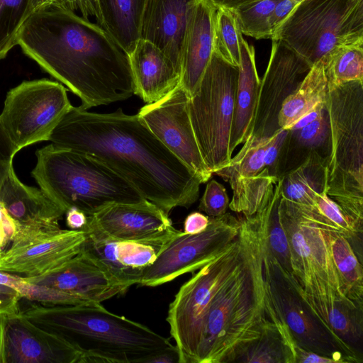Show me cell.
<instances>
[{
	"label": "cell",
	"instance_id": "1",
	"mask_svg": "<svg viewBox=\"0 0 363 363\" xmlns=\"http://www.w3.org/2000/svg\"><path fill=\"white\" fill-rule=\"evenodd\" d=\"M48 140L99 158L168 215L175 207H190L199 198L201 178L138 113L128 115L121 108L98 113L72 106Z\"/></svg>",
	"mask_w": 363,
	"mask_h": 363
},
{
	"label": "cell",
	"instance_id": "2",
	"mask_svg": "<svg viewBox=\"0 0 363 363\" xmlns=\"http://www.w3.org/2000/svg\"><path fill=\"white\" fill-rule=\"evenodd\" d=\"M17 45L77 95L84 109L135 94L128 55L105 29L74 11L51 6L33 12Z\"/></svg>",
	"mask_w": 363,
	"mask_h": 363
},
{
	"label": "cell",
	"instance_id": "3",
	"mask_svg": "<svg viewBox=\"0 0 363 363\" xmlns=\"http://www.w3.org/2000/svg\"><path fill=\"white\" fill-rule=\"evenodd\" d=\"M280 218L287 234L292 274L286 273L303 299L342 341L350 343L363 332V309L347 298L331 257L316 206L280 196Z\"/></svg>",
	"mask_w": 363,
	"mask_h": 363
},
{
	"label": "cell",
	"instance_id": "4",
	"mask_svg": "<svg viewBox=\"0 0 363 363\" xmlns=\"http://www.w3.org/2000/svg\"><path fill=\"white\" fill-rule=\"evenodd\" d=\"M19 312L39 327L66 337L83 354L84 363H150L174 347L169 339L110 312L101 303H32Z\"/></svg>",
	"mask_w": 363,
	"mask_h": 363
},
{
	"label": "cell",
	"instance_id": "5",
	"mask_svg": "<svg viewBox=\"0 0 363 363\" xmlns=\"http://www.w3.org/2000/svg\"><path fill=\"white\" fill-rule=\"evenodd\" d=\"M266 228L235 274L220 290L203 323L196 363H229L269 320L263 259Z\"/></svg>",
	"mask_w": 363,
	"mask_h": 363
},
{
	"label": "cell",
	"instance_id": "6",
	"mask_svg": "<svg viewBox=\"0 0 363 363\" xmlns=\"http://www.w3.org/2000/svg\"><path fill=\"white\" fill-rule=\"evenodd\" d=\"M325 192L363 233V81L328 82Z\"/></svg>",
	"mask_w": 363,
	"mask_h": 363
},
{
	"label": "cell",
	"instance_id": "7",
	"mask_svg": "<svg viewBox=\"0 0 363 363\" xmlns=\"http://www.w3.org/2000/svg\"><path fill=\"white\" fill-rule=\"evenodd\" d=\"M35 155L32 177L65 211L75 207L91 216L112 203L145 200L122 175L91 155L52 143Z\"/></svg>",
	"mask_w": 363,
	"mask_h": 363
},
{
	"label": "cell",
	"instance_id": "8",
	"mask_svg": "<svg viewBox=\"0 0 363 363\" xmlns=\"http://www.w3.org/2000/svg\"><path fill=\"white\" fill-rule=\"evenodd\" d=\"M272 206L241 218L238 235L186 281L169 306L167 321L179 363H196L204 318L217 294L235 274L266 228Z\"/></svg>",
	"mask_w": 363,
	"mask_h": 363
},
{
	"label": "cell",
	"instance_id": "9",
	"mask_svg": "<svg viewBox=\"0 0 363 363\" xmlns=\"http://www.w3.org/2000/svg\"><path fill=\"white\" fill-rule=\"evenodd\" d=\"M276 39L311 65L339 47L363 44V0H303L279 28Z\"/></svg>",
	"mask_w": 363,
	"mask_h": 363
},
{
	"label": "cell",
	"instance_id": "10",
	"mask_svg": "<svg viewBox=\"0 0 363 363\" xmlns=\"http://www.w3.org/2000/svg\"><path fill=\"white\" fill-rule=\"evenodd\" d=\"M238 67L213 50L188 110L203 159L213 174L228 164Z\"/></svg>",
	"mask_w": 363,
	"mask_h": 363
},
{
	"label": "cell",
	"instance_id": "11",
	"mask_svg": "<svg viewBox=\"0 0 363 363\" xmlns=\"http://www.w3.org/2000/svg\"><path fill=\"white\" fill-rule=\"evenodd\" d=\"M265 291L301 347L329 357L337 363H361L356 355L314 314L289 280L285 270L267 250L263 259Z\"/></svg>",
	"mask_w": 363,
	"mask_h": 363
},
{
	"label": "cell",
	"instance_id": "12",
	"mask_svg": "<svg viewBox=\"0 0 363 363\" xmlns=\"http://www.w3.org/2000/svg\"><path fill=\"white\" fill-rule=\"evenodd\" d=\"M61 84L48 79L24 81L10 89L0 123L18 152L48 138L72 105Z\"/></svg>",
	"mask_w": 363,
	"mask_h": 363
},
{
	"label": "cell",
	"instance_id": "13",
	"mask_svg": "<svg viewBox=\"0 0 363 363\" xmlns=\"http://www.w3.org/2000/svg\"><path fill=\"white\" fill-rule=\"evenodd\" d=\"M85 239L84 230L62 229L58 220L20 224L0 255V271L22 277L46 274L77 255Z\"/></svg>",
	"mask_w": 363,
	"mask_h": 363
},
{
	"label": "cell",
	"instance_id": "14",
	"mask_svg": "<svg viewBox=\"0 0 363 363\" xmlns=\"http://www.w3.org/2000/svg\"><path fill=\"white\" fill-rule=\"evenodd\" d=\"M242 218L230 213L209 217L206 229L196 234L180 231L144 272L140 285L157 286L199 270L238 235Z\"/></svg>",
	"mask_w": 363,
	"mask_h": 363
},
{
	"label": "cell",
	"instance_id": "15",
	"mask_svg": "<svg viewBox=\"0 0 363 363\" xmlns=\"http://www.w3.org/2000/svg\"><path fill=\"white\" fill-rule=\"evenodd\" d=\"M189 98L178 84L160 100L143 106L138 115L162 143L205 183L213 174L203 159L194 135L188 110Z\"/></svg>",
	"mask_w": 363,
	"mask_h": 363
},
{
	"label": "cell",
	"instance_id": "16",
	"mask_svg": "<svg viewBox=\"0 0 363 363\" xmlns=\"http://www.w3.org/2000/svg\"><path fill=\"white\" fill-rule=\"evenodd\" d=\"M312 65L279 39L272 40L267 67L259 86L250 135L269 137L279 129L281 106Z\"/></svg>",
	"mask_w": 363,
	"mask_h": 363
},
{
	"label": "cell",
	"instance_id": "17",
	"mask_svg": "<svg viewBox=\"0 0 363 363\" xmlns=\"http://www.w3.org/2000/svg\"><path fill=\"white\" fill-rule=\"evenodd\" d=\"M0 363H84L66 337L33 323L19 311L0 315Z\"/></svg>",
	"mask_w": 363,
	"mask_h": 363
},
{
	"label": "cell",
	"instance_id": "18",
	"mask_svg": "<svg viewBox=\"0 0 363 363\" xmlns=\"http://www.w3.org/2000/svg\"><path fill=\"white\" fill-rule=\"evenodd\" d=\"M269 137L250 135L240 151L225 167L213 174L228 182L233 191L229 208L251 217L269 203L279 177L272 175L264 166V153Z\"/></svg>",
	"mask_w": 363,
	"mask_h": 363
},
{
	"label": "cell",
	"instance_id": "19",
	"mask_svg": "<svg viewBox=\"0 0 363 363\" xmlns=\"http://www.w3.org/2000/svg\"><path fill=\"white\" fill-rule=\"evenodd\" d=\"M180 231L140 241L115 240L85 231L79 252L113 279L130 287L140 284L145 270Z\"/></svg>",
	"mask_w": 363,
	"mask_h": 363
},
{
	"label": "cell",
	"instance_id": "20",
	"mask_svg": "<svg viewBox=\"0 0 363 363\" xmlns=\"http://www.w3.org/2000/svg\"><path fill=\"white\" fill-rule=\"evenodd\" d=\"M83 230L115 240L140 241L159 238L177 229L167 213L145 199L110 204L88 216Z\"/></svg>",
	"mask_w": 363,
	"mask_h": 363
},
{
	"label": "cell",
	"instance_id": "21",
	"mask_svg": "<svg viewBox=\"0 0 363 363\" xmlns=\"http://www.w3.org/2000/svg\"><path fill=\"white\" fill-rule=\"evenodd\" d=\"M199 0H147L140 38L160 48L181 70L186 34Z\"/></svg>",
	"mask_w": 363,
	"mask_h": 363
},
{
	"label": "cell",
	"instance_id": "22",
	"mask_svg": "<svg viewBox=\"0 0 363 363\" xmlns=\"http://www.w3.org/2000/svg\"><path fill=\"white\" fill-rule=\"evenodd\" d=\"M23 278L29 283L70 294L83 304L101 303L129 288L113 279L80 252L46 274Z\"/></svg>",
	"mask_w": 363,
	"mask_h": 363
},
{
	"label": "cell",
	"instance_id": "23",
	"mask_svg": "<svg viewBox=\"0 0 363 363\" xmlns=\"http://www.w3.org/2000/svg\"><path fill=\"white\" fill-rule=\"evenodd\" d=\"M128 56L135 94L146 104L160 100L179 83L181 70L152 43L140 38Z\"/></svg>",
	"mask_w": 363,
	"mask_h": 363
},
{
	"label": "cell",
	"instance_id": "24",
	"mask_svg": "<svg viewBox=\"0 0 363 363\" xmlns=\"http://www.w3.org/2000/svg\"><path fill=\"white\" fill-rule=\"evenodd\" d=\"M216 6L199 0L189 26L182 52L179 84L190 97L198 86L214 50Z\"/></svg>",
	"mask_w": 363,
	"mask_h": 363
},
{
	"label": "cell",
	"instance_id": "25",
	"mask_svg": "<svg viewBox=\"0 0 363 363\" xmlns=\"http://www.w3.org/2000/svg\"><path fill=\"white\" fill-rule=\"evenodd\" d=\"M0 202L21 225L58 220L66 212L40 189L22 183L13 166L0 186Z\"/></svg>",
	"mask_w": 363,
	"mask_h": 363
},
{
	"label": "cell",
	"instance_id": "26",
	"mask_svg": "<svg viewBox=\"0 0 363 363\" xmlns=\"http://www.w3.org/2000/svg\"><path fill=\"white\" fill-rule=\"evenodd\" d=\"M260 79L258 76L254 47L240 39V62L235 98L230 135V152L242 144L250 134L257 102Z\"/></svg>",
	"mask_w": 363,
	"mask_h": 363
},
{
	"label": "cell",
	"instance_id": "27",
	"mask_svg": "<svg viewBox=\"0 0 363 363\" xmlns=\"http://www.w3.org/2000/svg\"><path fill=\"white\" fill-rule=\"evenodd\" d=\"M319 224L329 243L334 262L345 296L363 309V269L348 240L324 218Z\"/></svg>",
	"mask_w": 363,
	"mask_h": 363
},
{
	"label": "cell",
	"instance_id": "28",
	"mask_svg": "<svg viewBox=\"0 0 363 363\" xmlns=\"http://www.w3.org/2000/svg\"><path fill=\"white\" fill-rule=\"evenodd\" d=\"M105 29L129 55L140 39L147 0H97Z\"/></svg>",
	"mask_w": 363,
	"mask_h": 363
},
{
	"label": "cell",
	"instance_id": "29",
	"mask_svg": "<svg viewBox=\"0 0 363 363\" xmlns=\"http://www.w3.org/2000/svg\"><path fill=\"white\" fill-rule=\"evenodd\" d=\"M328 79L322 60L313 64L298 87L284 101L278 116L280 128L290 127L303 115L325 101Z\"/></svg>",
	"mask_w": 363,
	"mask_h": 363
},
{
	"label": "cell",
	"instance_id": "30",
	"mask_svg": "<svg viewBox=\"0 0 363 363\" xmlns=\"http://www.w3.org/2000/svg\"><path fill=\"white\" fill-rule=\"evenodd\" d=\"M281 178V196L300 204L316 206L318 195L325 191V158L313 150L298 167Z\"/></svg>",
	"mask_w": 363,
	"mask_h": 363
},
{
	"label": "cell",
	"instance_id": "31",
	"mask_svg": "<svg viewBox=\"0 0 363 363\" xmlns=\"http://www.w3.org/2000/svg\"><path fill=\"white\" fill-rule=\"evenodd\" d=\"M232 362L294 363V359L281 330L269 319L259 337L243 347Z\"/></svg>",
	"mask_w": 363,
	"mask_h": 363
},
{
	"label": "cell",
	"instance_id": "32",
	"mask_svg": "<svg viewBox=\"0 0 363 363\" xmlns=\"http://www.w3.org/2000/svg\"><path fill=\"white\" fill-rule=\"evenodd\" d=\"M322 61L329 83L363 81V44L339 47Z\"/></svg>",
	"mask_w": 363,
	"mask_h": 363
},
{
	"label": "cell",
	"instance_id": "33",
	"mask_svg": "<svg viewBox=\"0 0 363 363\" xmlns=\"http://www.w3.org/2000/svg\"><path fill=\"white\" fill-rule=\"evenodd\" d=\"M240 31L232 9L216 6L214 18V50L233 65L240 62Z\"/></svg>",
	"mask_w": 363,
	"mask_h": 363
},
{
	"label": "cell",
	"instance_id": "34",
	"mask_svg": "<svg viewBox=\"0 0 363 363\" xmlns=\"http://www.w3.org/2000/svg\"><path fill=\"white\" fill-rule=\"evenodd\" d=\"M32 0H0V60L17 45L18 32L31 13Z\"/></svg>",
	"mask_w": 363,
	"mask_h": 363
},
{
	"label": "cell",
	"instance_id": "35",
	"mask_svg": "<svg viewBox=\"0 0 363 363\" xmlns=\"http://www.w3.org/2000/svg\"><path fill=\"white\" fill-rule=\"evenodd\" d=\"M278 0H258L232 9L242 34L256 39H272L269 18Z\"/></svg>",
	"mask_w": 363,
	"mask_h": 363
},
{
	"label": "cell",
	"instance_id": "36",
	"mask_svg": "<svg viewBox=\"0 0 363 363\" xmlns=\"http://www.w3.org/2000/svg\"><path fill=\"white\" fill-rule=\"evenodd\" d=\"M281 191V188L274 199L267 220L266 247L280 266L292 274L290 244L279 211Z\"/></svg>",
	"mask_w": 363,
	"mask_h": 363
},
{
	"label": "cell",
	"instance_id": "37",
	"mask_svg": "<svg viewBox=\"0 0 363 363\" xmlns=\"http://www.w3.org/2000/svg\"><path fill=\"white\" fill-rule=\"evenodd\" d=\"M315 205L320 213L335 230L348 240L358 259L362 264V236L354 230L339 206L325 191L318 195Z\"/></svg>",
	"mask_w": 363,
	"mask_h": 363
},
{
	"label": "cell",
	"instance_id": "38",
	"mask_svg": "<svg viewBox=\"0 0 363 363\" xmlns=\"http://www.w3.org/2000/svg\"><path fill=\"white\" fill-rule=\"evenodd\" d=\"M24 279V278H23ZM18 293L20 296L30 301L48 305H79L83 304L76 296L63 291L44 286L31 284L25 279Z\"/></svg>",
	"mask_w": 363,
	"mask_h": 363
},
{
	"label": "cell",
	"instance_id": "39",
	"mask_svg": "<svg viewBox=\"0 0 363 363\" xmlns=\"http://www.w3.org/2000/svg\"><path fill=\"white\" fill-rule=\"evenodd\" d=\"M51 6L72 11H79L84 18H94L96 23L104 28L103 19L97 0H32L31 13L38 9Z\"/></svg>",
	"mask_w": 363,
	"mask_h": 363
},
{
	"label": "cell",
	"instance_id": "40",
	"mask_svg": "<svg viewBox=\"0 0 363 363\" xmlns=\"http://www.w3.org/2000/svg\"><path fill=\"white\" fill-rule=\"evenodd\" d=\"M289 134L301 147L314 150L322 145L327 140L328 135L326 109L317 119L300 129L289 130Z\"/></svg>",
	"mask_w": 363,
	"mask_h": 363
},
{
	"label": "cell",
	"instance_id": "41",
	"mask_svg": "<svg viewBox=\"0 0 363 363\" xmlns=\"http://www.w3.org/2000/svg\"><path fill=\"white\" fill-rule=\"evenodd\" d=\"M229 203L225 188L217 181L212 179L206 186L199 209L208 217H218L227 213Z\"/></svg>",
	"mask_w": 363,
	"mask_h": 363
},
{
	"label": "cell",
	"instance_id": "42",
	"mask_svg": "<svg viewBox=\"0 0 363 363\" xmlns=\"http://www.w3.org/2000/svg\"><path fill=\"white\" fill-rule=\"evenodd\" d=\"M289 130L279 128L269 136V140L267 145L264 153V166L269 172L274 176L276 174V166L281 151L285 144Z\"/></svg>",
	"mask_w": 363,
	"mask_h": 363
},
{
	"label": "cell",
	"instance_id": "43",
	"mask_svg": "<svg viewBox=\"0 0 363 363\" xmlns=\"http://www.w3.org/2000/svg\"><path fill=\"white\" fill-rule=\"evenodd\" d=\"M16 149L0 123V186L13 166Z\"/></svg>",
	"mask_w": 363,
	"mask_h": 363
},
{
	"label": "cell",
	"instance_id": "44",
	"mask_svg": "<svg viewBox=\"0 0 363 363\" xmlns=\"http://www.w3.org/2000/svg\"><path fill=\"white\" fill-rule=\"evenodd\" d=\"M298 4L294 0H278L269 18V26L273 40L284 21Z\"/></svg>",
	"mask_w": 363,
	"mask_h": 363
},
{
	"label": "cell",
	"instance_id": "45",
	"mask_svg": "<svg viewBox=\"0 0 363 363\" xmlns=\"http://www.w3.org/2000/svg\"><path fill=\"white\" fill-rule=\"evenodd\" d=\"M294 363H337L333 359L306 350L296 342L292 347Z\"/></svg>",
	"mask_w": 363,
	"mask_h": 363
},
{
	"label": "cell",
	"instance_id": "46",
	"mask_svg": "<svg viewBox=\"0 0 363 363\" xmlns=\"http://www.w3.org/2000/svg\"><path fill=\"white\" fill-rule=\"evenodd\" d=\"M209 223V217L200 212H192L189 214L184 222V233L196 234L204 231Z\"/></svg>",
	"mask_w": 363,
	"mask_h": 363
},
{
	"label": "cell",
	"instance_id": "47",
	"mask_svg": "<svg viewBox=\"0 0 363 363\" xmlns=\"http://www.w3.org/2000/svg\"><path fill=\"white\" fill-rule=\"evenodd\" d=\"M66 224L70 230H83L88 222V216L82 211L71 207L65 212Z\"/></svg>",
	"mask_w": 363,
	"mask_h": 363
},
{
	"label": "cell",
	"instance_id": "48",
	"mask_svg": "<svg viewBox=\"0 0 363 363\" xmlns=\"http://www.w3.org/2000/svg\"><path fill=\"white\" fill-rule=\"evenodd\" d=\"M325 110V102H321L303 115L289 128V130L300 129L320 117Z\"/></svg>",
	"mask_w": 363,
	"mask_h": 363
},
{
	"label": "cell",
	"instance_id": "49",
	"mask_svg": "<svg viewBox=\"0 0 363 363\" xmlns=\"http://www.w3.org/2000/svg\"><path fill=\"white\" fill-rule=\"evenodd\" d=\"M21 298L18 295L0 293V315L18 312Z\"/></svg>",
	"mask_w": 363,
	"mask_h": 363
},
{
	"label": "cell",
	"instance_id": "50",
	"mask_svg": "<svg viewBox=\"0 0 363 363\" xmlns=\"http://www.w3.org/2000/svg\"><path fill=\"white\" fill-rule=\"evenodd\" d=\"M7 240L11 241L15 236L20 223L16 221L6 211L3 206L2 217L1 220Z\"/></svg>",
	"mask_w": 363,
	"mask_h": 363
},
{
	"label": "cell",
	"instance_id": "51",
	"mask_svg": "<svg viewBox=\"0 0 363 363\" xmlns=\"http://www.w3.org/2000/svg\"><path fill=\"white\" fill-rule=\"evenodd\" d=\"M23 280L22 277L0 271V284L12 288L17 292Z\"/></svg>",
	"mask_w": 363,
	"mask_h": 363
},
{
	"label": "cell",
	"instance_id": "52",
	"mask_svg": "<svg viewBox=\"0 0 363 363\" xmlns=\"http://www.w3.org/2000/svg\"><path fill=\"white\" fill-rule=\"evenodd\" d=\"M179 363V354L176 346L158 354L150 363Z\"/></svg>",
	"mask_w": 363,
	"mask_h": 363
},
{
	"label": "cell",
	"instance_id": "53",
	"mask_svg": "<svg viewBox=\"0 0 363 363\" xmlns=\"http://www.w3.org/2000/svg\"><path fill=\"white\" fill-rule=\"evenodd\" d=\"M216 6H221L229 9H234L240 6L247 4L258 0H209Z\"/></svg>",
	"mask_w": 363,
	"mask_h": 363
},
{
	"label": "cell",
	"instance_id": "54",
	"mask_svg": "<svg viewBox=\"0 0 363 363\" xmlns=\"http://www.w3.org/2000/svg\"><path fill=\"white\" fill-rule=\"evenodd\" d=\"M9 242L7 240L6 234L4 233V228L1 225V223L0 222V255L4 251V248L6 245V244Z\"/></svg>",
	"mask_w": 363,
	"mask_h": 363
},
{
	"label": "cell",
	"instance_id": "55",
	"mask_svg": "<svg viewBox=\"0 0 363 363\" xmlns=\"http://www.w3.org/2000/svg\"><path fill=\"white\" fill-rule=\"evenodd\" d=\"M0 293L14 294V295L20 296L19 294L16 290L13 289L12 288H10V287H8V286H4V285H1V284H0Z\"/></svg>",
	"mask_w": 363,
	"mask_h": 363
},
{
	"label": "cell",
	"instance_id": "56",
	"mask_svg": "<svg viewBox=\"0 0 363 363\" xmlns=\"http://www.w3.org/2000/svg\"><path fill=\"white\" fill-rule=\"evenodd\" d=\"M2 209H3V205L2 203L0 202V222L1 220V217H2Z\"/></svg>",
	"mask_w": 363,
	"mask_h": 363
},
{
	"label": "cell",
	"instance_id": "57",
	"mask_svg": "<svg viewBox=\"0 0 363 363\" xmlns=\"http://www.w3.org/2000/svg\"><path fill=\"white\" fill-rule=\"evenodd\" d=\"M294 1H296V2H298V3H300V2H301V1H302L303 0H294Z\"/></svg>",
	"mask_w": 363,
	"mask_h": 363
}]
</instances>
